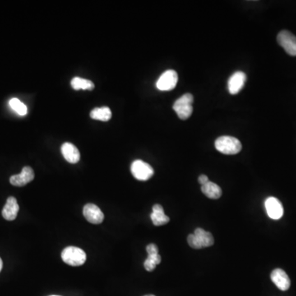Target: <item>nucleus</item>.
Here are the masks:
<instances>
[{"label":"nucleus","mask_w":296,"mask_h":296,"mask_svg":"<svg viewBox=\"0 0 296 296\" xmlns=\"http://www.w3.org/2000/svg\"><path fill=\"white\" fill-rule=\"evenodd\" d=\"M178 80V74L174 70H167L160 75L156 82V86L158 90L168 92V90H173L174 88H176Z\"/></svg>","instance_id":"423d86ee"},{"label":"nucleus","mask_w":296,"mask_h":296,"mask_svg":"<svg viewBox=\"0 0 296 296\" xmlns=\"http://www.w3.org/2000/svg\"><path fill=\"white\" fill-rule=\"evenodd\" d=\"M202 192H204V195L206 197L212 199L220 198L222 194V188L219 185L208 181L205 184L202 185Z\"/></svg>","instance_id":"f3484780"},{"label":"nucleus","mask_w":296,"mask_h":296,"mask_svg":"<svg viewBox=\"0 0 296 296\" xmlns=\"http://www.w3.org/2000/svg\"><path fill=\"white\" fill-rule=\"evenodd\" d=\"M90 118L100 121H108L111 118L112 112L109 107L95 108L90 114Z\"/></svg>","instance_id":"a211bd4d"},{"label":"nucleus","mask_w":296,"mask_h":296,"mask_svg":"<svg viewBox=\"0 0 296 296\" xmlns=\"http://www.w3.org/2000/svg\"><path fill=\"white\" fill-rule=\"evenodd\" d=\"M131 172L138 180L146 181L154 174V170L150 164L141 160H136L131 164Z\"/></svg>","instance_id":"39448f33"},{"label":"nucleus","mask_w":296,"mask_h":296,"mask_svg":"<svg viewBox=\"0 0 296 296\" xmlns=\"http://www.w3.org/2000/svg\"><path fill=\"white\" fill-rule=\"evenodd\" d=\"M278 44L288 54L296 56V36L288 30H282L278 36Z\"/></svg>","instance_id":"0eeeda50"},{"label":"nucleus","mask_w":296,"mask_h":296,"mask_svg":"<svg viewBox=\"0 0 296 296\" xmlns=\"http://www.w3.org/2000/svg\"><path fill=\"white\" fill-rule=\"evenodd\" d=\"M84 216L88 222L92 224H100L104 220V213L96 205L88 204L84 208Z\"/></svg>","instance_id":"9b49d317"},{"label":"nucleus","mask_w":296,"mask_h":296,"mask_svg":"<svg viewBox=\"0 0 296 296\" xmlns=\"http://www.w3.org/2000/svg\"><path fill=\"white\" fill-rule=\"evenodd\" d=\"M61 258L65 264L72 266H82L86 260V252L80 248L74 246L65 248L61 254Z\"/></svg>","instance_id":"7ed1b4c3"},{"label":"nucleus","mask_w":296,"mask_h":296,"mask_svg":"<svg viewBox=\"0 0 296 296\" xmlns=\"http://www.w3.org/2000/svg\"><path fill=\"white\" fill-rule=\"evenodd\" d=\"M265 208L269 218L273 220H279L282 218L284 209L282 204L278 198L270 197L265 201Z\"/></svg>","instance_id":"6e6552de"},{"label":"nucleus","mask_w":296,"mask_h":296,"mask_svg":"<svg viewBox=\"0 0 296 296\" xmlns=\"http://www.w3.org/2000/svg\"><path fill=\"white\" fill-rule=\"evenodd\" d=\"M192 102L194 96L190 93H186L174 102L173 109L176 111L178 118L184 120L190 118L192 113Z\"/></svg>","instance_id":"20e7f679"},{"label":"nucleus","mask_w":296,"mask_h":296,"mask_svg":"<svg viewBox=\"0 0 296 296\" xmlns=\"http://www.w3.org/2000/svg\"><path fill=\"white\" fill-rule=\"evenodd\" d=\"M71 86L74 90H93L95 85L92 82L88 79L81 78L76 76L71 81Z\"/></svg>","instance_id":"6ab92c4d"},{"label":"nucleus","mask_w":296,"mask_h":296,"mask_svg":"<svg viewBox=\"0 0 296 296\" xmlns=\"http://www.w3.org/2000/svg\"><path fill=\"white\" fill-rule=\"evenodd\" d=\"M2 259H1V258H0V272H1V270H2Z\"/></svg>","instance_id":"4be33fe9"},{"label":"nucleus","mask_w":296,"mask_h":296,"mask_svg":"<svg viewBox=\"0 0 296 296\" xmlns=\"http://www.w3.org/2000/svg\"><path fill=\"white\" fill-rule=\"evenodd\" d=\"M216 149L224 155H236L240 152L242 145L238 139L230 136H222L215 142Z\"/></svg>","instance_id":"f257e3e1"},{"label":"nucleus","mask_w":296,"mask_h":296,"mask_svg":"<svg viewBox=\"0 0 296 296\" xmlns=\"http://www.w3.org/2000/svg\"><path fill=\"white\" fill-rule=\"evenodd\" d=\"M61 152L65 160L71 164H76L80 160L78 149L70 142H65L61 146Z\"/></svg>","instance_id":"2eb2a0df"},{"label":"nucleus","mask_w":296,"mask_h":296,"mask_svg":"<svg viewBox=\"0 0 296 296\" xmlns=\"http://www.w3.org/2000/svg\"><path fill=\"white\" fill-rule=\"evenodd\" d=\"M150 219L156 226H164L170 222V218L164 214V209L160 204H156L153 206Z\"/></svg>","instance_id":"dca6fc26"},{"label":"nucleus","mask_w":296,"mask_h":296,"mask_svg":"<svg viewBox=\"0 0 296 296\" xmlns=\"http://www.w3.org/2000/svg\"><path fill=\"white\" fill-rule=\"evenodd\" d=\"M146 252L148 256L144 262V268L146 271L152 272L156 266L162 262V257L158 254V247L155 244H150L146 246Z\"/></svg>","instance_id":"1a4fd4ad"},{"label":"nucleus","mask_w":296,"mask_h":296,"mask_svg":"<svg viewBox=\"0 0 296 296\" xmlns=\"http://www.w3.org/2000/svg\"></svg>","instance_id":"b1692460"},{"label":"nucleus","mask_w":296,"mask_h":296,"mask_svg":"<svg viewBox=\"0 0 296 296\" xmlns=\"http://www.w3.org/2000/svg\"><path fill=\"white\" fill-rule=\"evenodd\" d=\"M208 177L206 176H205V174H202V176H199L198 182L200 184H205L208 183Z\"/></svg>","instance_id":"412c9836"},{"label":"nucleus","mask_w":296,"mask_h":296,"mask_svg":"<svg viewBox=\"0 0 296 296\" xmlns=\"http://www.w3.org/2000/svg\"><path fill=\"white\" fill-rule=\"evenodd\" d=\"M10 106L19 116H24L28 114V107L18 98L10 100Z\"/></svg>","instance_id":"aec40b11"},{"label":"nucleus","mask_w":296,"mask_h":296,"mask_svg":"<svg viewBox=\"0 0 296 296\" xmlns=\"http://www.w3.org/2000/svg\"><path fill=\"white\" fill-rule=\"evenodd\" d=\"M153 296V294H148V296Z\"/></svg>","instance_id":"5701e85b"},{"label":"nucleus","mask_w":296,"mask_h":296,"mask_svg":"<svg viewBox=\"0 0 296 296\" xmlns=\"http://www.w3.org/2000/svg\"><path fill=\"white\" fill-rule=\"evenodd\" d=\"M246 82V74L241 71L232 74L228 80V90L232 95L238 94L244 86Z\"/></svg>","instance_id":"f8f14e48"},{"label":"nucleus","mask_w":296,"mask_h":296,"mask_svg":"<svg viewBox=\"0 0 296 296\" xmlns=\"http://www.w3.org/2000/svg\"><path fill=\"white\" fill-rule=\"evenodd\" d=\"M188 243L190 247L194 250L210 247L214 244V238L210 232H206L202 228L195 230L194 234L188 236Z\"/></svg>","instance_id":"f03ea898"},{"label":"nucleus","mask_w":296,"mask_h":296,"mask_svg":"<svg viewBox=\"0 0 296 296\" xmlns=\"http://www.w3.org/2000/svg\"><path fill=\"white\" fill-rule=\"evenodd\" d=\"M19 212V206L16 199L14 197H10L7 199L6 204L2 210V218L5 220H14L16 218Z\"/></svg>","instance_id":"4468645a"},{"label":"nucleus","mask_w":296,"mask_h":296,"mask_svg":"<svg viewBox=\"0 0 296 296\" xmlns=\"http://www.w3.org/2000/svg\"><path fill=\"white\" fill-rule=\"evenodd\" d=\"M34 178H35V173L32 168H30V166H25L19 174L11 176L10 184L16 187H22L32 182Z\"/></svg>","instance_id":"9d476101"},{"label":"nucleus","mask_w":296,"mask_h":296,"mask_svg":"<svg viewBox=\"0 0 296 296\" xmlns=\"http://www.w3.org/2000/svg\"><path fill=\"white\" fill-rule=\"evenodd\" d=\"M271 279L272 282L280 290H287L290 286V280L286 272L280 268L273 270L271 273Z\"/></svg>","instance_id":"ddd939ff"}]
</instances>
